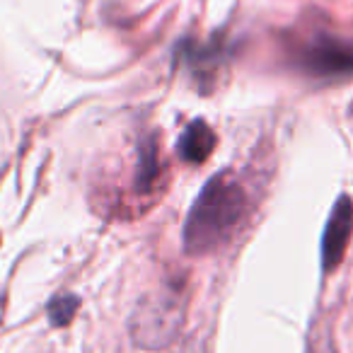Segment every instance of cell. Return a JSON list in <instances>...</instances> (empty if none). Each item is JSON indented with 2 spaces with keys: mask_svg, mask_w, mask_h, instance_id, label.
<instances>
[{
  "mask_svg": "<svg viewBox=\"0 0 353 353\" xmlns=\"http://www.w3.org/2000/svg\"><path fill=\"white\" fill-rule=\"evenodd\" d=\"M247 216V192L235 172H218L203 184L182 230L184 252L206 256L223 247Z\"/></svg>",
  "mask_w": 353,
  "mask_h": 353,
  "instance_id": "1",
  "label": "cell"
},
{
  "mask_svg": "<svg viewBox=\"0 0 353 353\" xmlns=\"http://www.w3.org/2000/svg\"><path fill=\"white\" fill-rule=\"evenodd\" d=\"M184 324V288L162 283L148 293L131 319V336L145 351H160L176 339Z\"/></svg>",
  "mask_w": 353,
  "mask_h": 353,
  "instance_id": "2",
  "label": "cell"
},
{
  "mask_svg": "<svg viewBox=\"0 0 353 353\" xmlns=\"http://www.w3.org/2000/svg\"><path fill=\"white\" fill-rule=\"evenodd\" d=\"M300 65L312 75H346L353 73V44L341 39H319L300 56Z\"/></svg>",
  "mask_w": 353,
  "mask_h": 353,
  "instance_id": "3",
  "label": "cell"
},
{
  "mask_svg": "<svg viewBox=\"0 0 353 353\" xmlns=\"http://www.w3.org/2000/svg\"><path fill=\"white\" fill-rule=\"evenodd\" d=\"M353 235V201L348 196H341L336 206L332 208V216L324 228L322 240V266L324 271H332L334 266L341 264L346 247Z\"/></svg>",
  "mask_w": 353,
  "mask_h": 353,
  "instance_id": "4",
  "label": "cell"
},
{
  "mask_svg": "<svg viewBox=\"0 0 353 353\" xmlns=\"http://www.w3.org/2000/svg\"><path fill=\"white\" fill-rule=\"evenodd\" d=\"M216 133H213V128L206 121H192L187 126V131L182 133L179 155H182V160L199 165V162H206L211 157V152L216 150Z\"/></svg>",
  "mask_w": 353,
  "mask_h": 353,
  "instance_id": "5",
  "label": "cell"
},
{
  "mask_svg": "<svg viewBox=\"0 0 353 353\" xmlns=\"http://www.w3.org/2000/svg\"><path fill=\"white\" fill-rule=\"evenodd\" d=\"M75 310H78V298H75V295H59L56 300H51L49 317L54 324L63 327V324H68L70 319H73Z\"/></svg>",
  "mask_w": 353,
  "mask_h": 353,
  "instance_id": "6",
  "label": "cell"
},
{
  "mask_svg": "<svg viewBox=\"0 0 353 353\" xmlns=\"http://www.w3.org/2000/svg\"><path fill=\"white\" fill-rule=\"evenodd\" d=\"M310 353H336L334 351V343H332V339H329V334H324V332L314 334V341L310 343Z\"/></svg>",
  "mask_w": 353,
  "mask_h": 353,
  "instance_id": "7",
  "label": "cell"
},
{
  "mask_svg": "<svg viewBox=\"0 0 353 353\" xmlns=\"http://www.w3.org/2000/svg\"><path fill=\"white\" fill-rule=\"evenodd\" d=\"M179 353H196L194 348H184V351H179Z\"/></svg>",
  "mask_w": 353,
  "mask_h": 353,
  "instance_id": "8",
  "label": "cell"
}]
</instances>
